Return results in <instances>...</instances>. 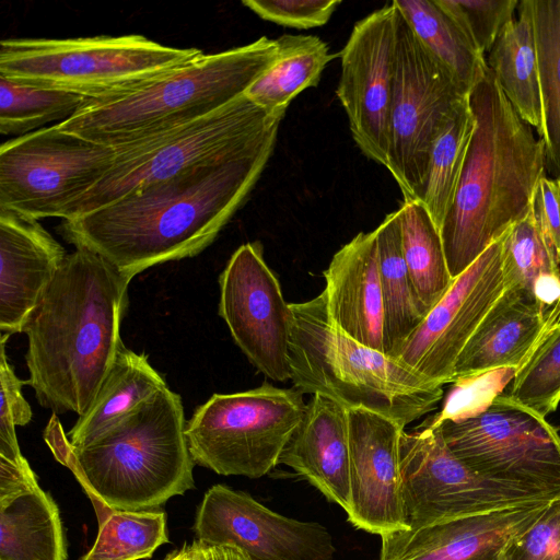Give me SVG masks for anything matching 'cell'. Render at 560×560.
<instances>
[{"instance_id":"1f68e13d","label":"cell","mask_w":560,"mask_h":560,"mask_svg":"<svg viewBox=\"0 0 560 560\" xmlns=\"http://www.w3.org/2000/svg\"><path fill=\"white\" fill-rule=\"evenodd\" d=\"M400 214L404 259L424 307L430 312L446 294L452 278L440 231L418 200H404Z\"/></svg>"},{"instance_id":"e0dca14e","label":"cell","mask_w":560,"mask_h":560,"mask_svg":"<svg viewBox=\"0 0 560 560\" xmlns=\"http://www.w3.org/2000/svg\"><path fill=\"white\" fill-rule=\"evenodd\" d=\"M194 532L209 545H232L250 560H332L326 527L278 514L253 497L224 485L211 487L200 503Z\"/></svg>"},{"instance_id":"484cf974","label":"cell","mask_w":560,"mask_h":560,"mask_svg":"<svg viewBox=\"0 0 560 560\" xmlns=\"http://www.w3.org/2000/svg\"><path fill=\"white\" fill-rule=\"evenodd\" d=\"M276 43L273 63L244 94L269 115L283 118L293 98L318 85L334 56L327 44L313 35L283 34Z\"/></svg>"},{"instance_id":"8992f818","label":"cell","mask_w":560,"mask_h":560,"mask_svg":"<svg viewBox=\"0 0 560 560\" xmlns=\"http://www.w3.org/2000/svg\"><path fill=\"white\" fill-rule=\"evenodd\" d=\"M290 305V380L302 394L323 395L347 409L378 413L402 428L431 412L442 399L443 386L335 326L323 293Z\"/></svg>"},{"instance_id":"ab89813d","label":"cell","mask_w":560,"mask_h":560,"mask_svg":"<svg viewBox=\"0 0 560 560\" xmlns=\"http://www.w3.org/2000/svg\"><path fill=\"white\" fill-rule=\"evenodd\" d=\"M260 19L278 25L308 30L326 24L340 0H243Z\"/></svg>"},{"instance_id":"9a60e30c","label":"cell","mask_w":560,"mask_h":560,"mask_svg":"<svg viewBox=\"0 0 560 560\" xmlns=\"http://www.w3.org/2000/svg\"><path fill=\"white\" fill-rule=\"evenodd\" d=\"M397 49V8L392 1L358 21L340 51L336 90L352 138L370 160L387 166Z\"/></svg>"},{"instance_id":"b9f144b4","label":"cell","mask_w":560,"mask_h":560,"mask_svg":"<svg viewBox=\"0 0 560 560\" xmlns=\"http://www.w3.org/2000/svg\"><path fill=\"white\" fill-rule=\"evenodd\" d=\"M39 488L35 472L28 463L15 464L0 457V503Z\"/></svg>"},{"instance_id":"cb8c5ba5","label":"cell","mask_w":560,"mask_h":560,"mask_svg":"<svg viewBox=\"0 0 560 560\" xmlns=\"http://www.w3.org/2000/svg\"><path fill=\"white\" fill-rule=\"evenodd\" d=\"M165 387L148 355L121 342L96 396L68 432V444L75 448L94 442Z\"/></svg>"},{"instance_id":"f6af8a7d","label":"cell","mask_w":560,"mask_h":560,"mask_svg":"<svg viewBox=\"0 0 560 560\" xmlns=\"http://www.w3.org/2000/svg\"><path fill=\"white\" fill-rule=\"evenodd\" d=\"M163 560H192L190 553V546L184 544L180 549L173 550Z\"/></svg>"},{"instance_id":"6da1fadb","label":"cell","mask_w":560,"mask_h":560,"mask_svg":"<svg viewBox=\"0 0 560 560\" xmlns=\"http://www.w3.org/2000/svg\"><path fill=\"white\" fill-rule=\"evenodd\" d=\"M277 136L229 161L183 172L65 220L59 233L130 279L155 265L195 257L245 202Z\"/></svg>"},{"instance_id":"30bf717a","label":"cell","mask_w":560,"mask_h":560,"mask_svg":"<svg viewBox=\"0 0 560 560\" xmlns=\"http://www.w3.org/2000/svg\"><path fill=\"white\" fill-rule=\"evenodd\" d=\"M432 424L440 427L451 452L477 474L560 497L559 432L508 394L468 417Z\"/></svg>"},{"instance_id":"d4e9b609","label":"cell","mask_w":560,"mask_h":560,"mask_svg":"<svg viewBox=\"0 0 560 560\" xmlns=\"http://www.w3.org/2000/svg\"><path fill=\"white\" fill-rule=\"evenodd\" d=\"M516 12L490 49L487 65L517 115L539 136L542 110L532 0L520 1Z\"/></svg>"},{"instance_id":"277c9868","label":"cell","mask_w":560,"mask_h":560,"mask_svg":"<svg viewBox=\"0 0 560 560\" xmlns=\"http://www.w3.org/2000/svg\"><path fill=\"white\" fill-rule=\"evenodd\" d=\"M180 396L167 387L94 442L48 441L91 499L97 520L112 510H155L195 487Z\"/></svg>"},{"instance_id":"ac0fdd59","label":"cell","mask_w":560,"mask_h":560,"mask_svg":"<svg viewBox=\"0 0 560 560\" xmlns=\"http://www.w3.org/2000/svg\"><path fill=\"white\" fill-rule=\"evenodd\" d=\"M350 510L348 521L383 536L408 530L402 502L399 442L402 428L364 409H348Z\"/></svg>"},{"instance_id":"3957f363","label":"cell","mask_w":560,"mask_h":560,"mask_svg":"<svg viewBox=\"0 0 560 560\" xmlns=\"http://www.w3.org/2000/svg\"><path fill=\"white\" fill-rule=\"evenodd\" d=\"M469 103L476 128L440 231L453 279L528 213L547 165L544 143L517 115L489 67Z\"/></svg>"},{"instance_id":"4fadbf2b","label":"cell","mask_w":560,"mask_h":560,"mask_svg":"<svg viewBox=\"0 0 560 560\" xmlns=\"http://www.w3.org/2000/svg\"><path fill=\"white\" fill-rule=\"evenodd\" d=\"M408 530L558 497L486 478L458 459L428 420L399 442Z\"/></svg>"},{"instance_id":"ffe728a7","label":"cell","mask_w":560,"mask_h":560,"mask_svg":"<svg viewBox=\"0 0 560 560\" xmlns=\"http://www.w3.org/2000/svg\"><path fill=\"white\" fill-rule=\"evenodd\" d=\"M38 220L0 209V330L24 325L67 257Z\"/></svg>"},{"instance_id":"60d3db41","label":"cell","mask_w":560,"mask_h":560,"mask_svg":"<svg viewBox=\"0 0 560 560\" xmlns=\"http://www.w3.org/2000/svg\"><path fill=\"white\" fill-rule=\"evenodd\" d=\"M532 209L536 221L560 264V179L544 175L537 183Z\"/></svg>"},{"instance_id":"d6986e66","label":"cell","mask_w":560,"mask_h":560,"mask_svg":"<svg viewBox=\"0 0 560 560\" xmlns=\"http://www.w3.org/2000/svg\"><path fill=\"white\" fill-rule=\"evenodd\" d=\"M551 500L458 517L381 536L378 560H498Z\"/></svg>"},{"instance_id":"ba28073f","label":"cell","mask_w":560,"mask_h":560,"mask_svg":"<svg viewBox=\"0 0 560 560\" xmlns=\"http://www.w3.org/2000/svg\"><path fill=\"white\" fill-rule=\"evenodd\" d=\"M281 119L243 94L197 120L115 147L109 171L70 208L66 220L183 172L240 156L278 135Z\"/></svg>"},{"instance_id":"8fae6325","label":"cell","mask_w":560,"mask_h":560,"mask_svg":"<svg viewBox=\"0 0 560 560\" xmlns=\"http://www.w3.org/2000/svg\"><path fill=\"white\" fill-rule=\"evenodd\" d=\"M115 150L57 124L0 147V209L66 220L70 208L112 167Z\"/></svg>"},{"instance_id":"4316f807","label":"cell","mask_w":560,"mask_h":560,"mask_svg":"<svg viewBox=\"0 0 560 560\" xmlns=\"http://www.w3.org/2000/svg\"><path fill=\"white\" fill-rule=\"evenodd\" d=\"M67 548L54 499L37 488L0 503V560H66Z\"/></svg>"},{"instance_id":"603a6c76","label":"cell","mask_w":560,"mask_h":560,"mask_svg":"<svg viewBox=\"0 0 560 560\" xmlns=\"http://www.w3.org/2000/svg\"><path fill=\"white\" fill-rule=\"evenodd\" d=\"M544 323L538 303L522 291L504 289L459 354L455 382L501 369L516 371L540 337Z\"/></svg>"},{"instance_id":"8d00e7d4","label":"cell","mask_w":560,"mask_h":560,"mask_svg":"<svg viewBox=\"0 0 560 560\" xmlns=\"http://www.w3.org/2000/svg\"><path fill=\"white\" fill-rule=\"evenodd\" d=\"M476 49L489 52L503 27L514 19L517 0H438Z\"/></svg>"},{"instance_id":"44dd1931","label":"cell","mask_w":560,"mask_h":560,"mask_svg":"<svg viewBox=\"0 0 560 560\" xmlns=\"http://www.w3.org/2000/svg\"><path fill=\"white\" fill-rule=\"evenodd\" d=\"M323 275L326 284L322 293L332 324L357 342L385 353L375 230L360 232L343 245Z\"/></svg>"},{"instance_id":"83f0119b","label":"cell","mask_w":560,"mask_h":560,"mask_svg":"<svg viewBox=\"0 0 560 560\" xmlns=\"http://www.w3.org/2000/svg\"><path fill=\"white\" fill-rule=\"evenodd\" d=\"M375 232L384 303L385 353L390 357L429 312L417 294L404 259L399 210L387 214Z\"/></svg>"},{"instance_id":"f35d334b","label":"cell","mask_w":560,"mask_h":560,"mask_svg":"<svg viewBox=\"0 0 560 560\" xmlns=\"http://www.w3.org/2000/svg\"><path fill=\"white\" fill-rule=\"evenodd\" d=\"M498 560H560V497L508 544Z\"/></svg>"},{"instance_id":"7a4b0ae2","label":"cell","mask_w":560,"mask_h":560,"mask_svg":"<svg viewBox=\"0 0 560 560\" xmlns=\"http://www.w3.org/2000/svg\"><path fill=\"white\" fill-rule=\"evenodd\" d=\"M131 280L90 250L67 255L23 328L26 384L43 408L79 416L89 408L122 342Z\"/></svg>"},{"instance_id":"4dcf8cb0","label":"cell","mask_w":560,"mask_h":560,"mask_svg":"<svg viewBox=\"0 0 560 560\" xmlns=\"http://www.w3.org/2000/svg\"><path fill=\"white\" fill-rule=\"evenodd\" d=\"M475 128L468 96L454 109L433 143L418 201L439 231L453 205Z\"/></svg>"},{"instance_id":"e575fe53","label":"cell","mask_w":560,"mask_h":560,"mask_svg":"<svg viewBox=\"0 0 560 560\" xmlns=\"http://www.w3.org/2000/svg\"><path fill=\"white\" fill-rule=\"evenodd\" d=\"M85 100L73 93L24 85L0 77V132L21 137L47 122H62Z\"/></svg>"},{"instance_id":"2e32d148","label":"cell","mask_w":560,"mask_h":560,"mask_svg":"<svg viewBox=\"0 0 560 560\" xmlns=\"http://www.w3.org/2000/svg\"><path fill=\"white\" fill-rule=\"evenodd\" d=\"M505 233L454 280L390 358L441 386L455 382L459 354L504 290Z\"/></svg>"},{"instance_id":"7402d4cb","label":"cell","mask_w":560,"mask_h":560,"mask_svg":"<svg viewBox=\"0 0 560 560\" xmlns=\"http://www.w3.org/2000/svg\"><path fill=\"white\" fill-rule=\"evenodd\" d=\"M278 464L292 468L347 513L350 510L348 409L331 398L313 395Z\"/></svg>"},{"instance_id":"d590c367","label":"cell","mask_w":560,"mask_h":560,"mask_svg":"<svg viewBox=\"0 0 560 560\" xmlns=\"http://www.w3.org/2000/svg\"><path fill=\"white\" fill-rule=\"evenodd\" d=\"M512 399L546 417L560 404V326L540 335L514 372Z\"/></svg>"},{"instance_id":"52a82bcc","label":"cell","mask_w":560,"mask_h":560,"mask_svg":"<svg viewBox=\"0 0 560 560\" xmlns=\"http://www.w3.org/2000/svg\"><path fill=\"white\" fill-rule=\"evenodd\" d=\"M143 35L8 38L0 42V77L86 100L129 93L199 56Z\"/></svg>"},{"instance_id":"836d02e7","label":"cell","mask_w":560,"mask_h":560,"mask_svg":"<svg viewBox=\"0 0 560 560\" xmlns=\"http://www.w3.org/2000/svg\"><path fill=\"white\" fill-rule=\"evenodd\" d=\"M166 542L168 536L164 511L112 510L98 521L94 545L80 560L147 559Z\"/></svg>"},{"instance_id":"d6a6232c","label":"cell","mask_w":560,"mask_h":560,"mask_svg":"<svg viewBox=\"0 0 560 560\" xmlns=\"http://www.w3.org/2000/svg\"><path fill=\"white\" fill-rule=\"evenodd\" d=\"M542 110L539 140L560 179V0H532Z\"/></svg>"},{"instance_id":"5bb4252c","label":"cell","mask_w":560,"mask_h":560,"mask_svg":"<svg viewBox=\"0 0 560 560\" xmlns=\"http://www.w3.org/2000/svg\"><path fill=\"white\" fill-rule=\"evenodd\" d=\"M219 315L248 361L266 377L290 380L293 312L259 242L241 245L219 276Z\"/></svg>"},{"instance_id":"5b68a950","label":"cell","mask_w":560,"mask_h":560,"mask_svg":"<svg viewBox=\"0 0 560 560\" xmlns=\"http://www.w3.org/2000/svg\"><path fill=\"white\" fill-rule=\"evenodd\" d=\"M276 39L205 54L122 95L85 100L57 126L112 148L205 117L233 102L273 63Z\"/></svg>"},{"instance_id":"f1b7e54d","label":"cell","mask_w":560,"mask_h":560,"mask_svg":"<svg viewBox=\"0 0 560 560\" xmlns=\"http://www.w3.org/2000/svg\"><path fill=\"white\" fill-rule=\"evenodd\" d=\"M398 11L423 47L469 94L488 65L455 20L438 0H396Z\"/></svg>"},{"instance_id":"9c48e42d","label":"cell","mask_w":560,"mask_h":560,"mask_svg":"<svg viewBox=\"0 0 560 560\" xmlns=\"http://www.w3.org/2000/svg\"><path fill=\"white\" fill-rule=\"evenodd\" d=\"M296 388L267 382L233 393L213 394L186 421L195 464L223 476L259 478L273 469L306 412Z\"/></svg>"},{"instance_id":"ee69618b","label":"cell","mask_w":560,"mask_h":560,"mask_svg":"<svg viewBox=\"0 0 560 560\" xmlns=\"http://www.w3.org/2000/svg\"><path fill=\"white\" fill-rule=\"evenodd\" d=\"M560 326V296L555 304L546 312L541 334Z\"/></svg>"},{"instance_id":"f546056e","label":"cell","mask_w":560,"mask_h":560,"mask_svg":"<svg viewBox=\"0 0 560 560\" xmlns=\"http://www.w3.org/2000/svg\"><path fill=\"white\" fill-rule=\"evenodd\" d=\"M502 271L504 289L527 294L545 314L560 296V264L532 208L505 233Z\"/></svg>"},{"instance_id":"74e56055","label":"cell","mask_w":560,"mask_h":560,"mask_svg":"<svg viewBox=\"0 0 560 560\" xmlns=\"http://www.w3.org/2000/svg\"><path fill=\"white\" fill-rule=\"evenodd\" d=\"M7 339L9 336L2 335L0 340V457L24 465L28 462L21 453L15 428L28 424L33 412L22 394V386L26 385V381H22L15 375L7 358Z\"/></svg>"},{"instance_id":"7c38bea8","label":"cell","mask_w":560,"mask_h":560,"mask_svg":"<svg viewBox=\"0 0 560 560\" xmlns=\"http://www.w3.org/2000/svg\"><path fill=\"white\" fill-rule=\"evenodd\" d=\"M397 8V7H396ZM467 94L397 9V49L386 168L404 200H419L435 138Z\"/></svg>"},{"instance_id":"7bdbcfd3","label":"cell","mask_w":560,"mask_h":560,"mask_svg":"<svg viewBox=\"0 0 560 560\" xmlns=\"http://www.w3.org/2000/svg\"><path fill=\"white\" fill-rule=\"evenodd\" d=\"M189 546L192 560H250L232 545H209L196 539Z\"/></svg>"}]
</instances>
